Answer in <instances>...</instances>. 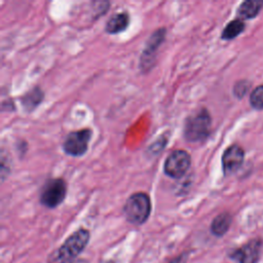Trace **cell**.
Here are the masks:
<instances>
[{
	"label": "cell",
	"instance_id": "cell-1",
	"mask_svg": "<svg viewBox=\"0 0 263 263\" xmlns=\"http://www.w3.org/2000/svg\"><path fill=\"white\" fill-rule=\"evenodd\" d=\"M212 117L206 108H200L188 115L184 121L183 137L187 142H204L211 135Z\"/></svg>",
	"mask_w": 263,
	"mask_h": 263
},
{
	"label": "cell",
	"instance_id": "cell-2",
	"mask_svg": "<svg viewBox=\"0 0 263 263\" xmlns=\"http://www.w3.org/2000/svg\"><path fill=\"white\" fill-rule=\"evenodd\" d=\"M90 233L85 228H79L70 234L63 245L55 251L50 258L54 263H71L82 253L89 241Z\"/></svg>",
	"mask_w": 263,
	"mask_h": 263
},
{
	"label": "cell",
	"instance_id": "cell-3",
	"mask_svg": "<svg viewBox=\"0 0 263 263\" xmlns=\"http://www.w3.org/2000/svg\"><path fill=\"white\" fill-rule=\"evenodd\" d=\"M151 199L145 192H135L128 196L123 205V215L126 221L133 225H142L150 217Z\"/></svg>",
	"mask_w": 263,
	"mask_h": 263
},
{
	"label": "cell",
	"instance_id": "cell-4",
	"mask_svg": "<svg viewBox=\"0 0 263 263\" xmlns=\"http://www.w3.org/2000/svg\"><path fill=\"white\" fill-rule=\"evenodd\" d=\"M67 183L62 178L48 179L42 186L39 194L40 203L47 209L59 206L66 198Z\"/></svg>",
	"mask_w": 263,
	"mask_h": 263
},
{
	"label": "cell",
	"instance_id": "cell-5",
	"mask_svg": "<svg viewBox=\"0 0 263 263\" xmlns=\"http://www.w3.org/2000/svg\"><path fill=\"white\" fill-rule=\"evenodd\" d=\"M191 165V156L186 150L176 149L164 160L163 173L172 179H181Z\"/></svg>",
	"mask_w": 263,
	"mask_h": 263
},
{
	"label": "cell",
	"instance_id": "cell-6",
	"mask_svg": "<svg viewBox=\"0 0 263 263\" xmlns=\"http://www.w3.org/2000/svg\"><path fill=\"white\" fill-rule=\"evenodd\" d=\"M92 132L89 128H82L70 132L63 141V150L66 154L74 157L82 156L88 150V144Z\"/></svg>",
	"mask_w": 263,
	"mask_h": 263
},
{
	"label": "cell",
	"instance_id": "cell-7",
	"mask_svg": "<svg viewBox=\"0 0 263 263\" xmlns=\"http://www.w3.org/2000/svg\"><path fill=\"white\" fill-rule=\"evenodd\" d=\"M166 36V29L161 27L155 30L148 38L140 57V67L143 72H149L155 64L158 48L163 43Z\"/></svg>",
	"mask_w": 263,
	"mask_h": 263
},
{
	"label": "cell",
	"instance_id": "cell-8",
	"mask_svg": "<svg viewBox=\"0 0 263 263\" xmlns=\"http://www.w3.org/2000/svg\"><path fill=\"white\" fill-rule=\"evenodd\" d=\"M263 249V240L260 238H254L232 250L229 253V257L238 263H257L260 259Z\"/></svg>",
	"mask_w": 263,
	"mask_h": 263
},
{
	"label": "cell",
	"instance_id": "cell-9",
	"mask_svg": "<svg viewBox=\"0 0 263 263\" xmlns=\"http://www.w3.org/2000/svg\"><path fill=\"white\" fill-rule=\"evenodd\" d=\"M245 152L242 148L236 144L229 146L222 154V170L225 176L235 173L242 164Z\"/></svg>",
	"mask_w": 263,
	"mask_h": 263
},
{
	"label": "cell",
	"instance_id": "cell-10",
	"mask_svg": "<svg viewBox=\"0 0 263 263\" xmlns=\"http://www.w3.org/2000/svg\"><path fill=\"white\" fill-rule=\"evenodd\" d=\"M130 17L128 12L120 11L112 16L107 21L105 25V32L108 34H118L120 32L125 31L129 26Z\"/></svg>",
	"mask_w": 263,
	"mask_h": 263
},
{
	"label": "cell",
	"instance_id": "cell-11",
	"mask_svg": "<svg viewBox=\"0 0 263 263\" xmlns=\"http://www.w3.org/2000/svg\"><path fill=\"white\" fill-rule=\"evenodd\" d=\"M43 90L38 86H34L20 98V102L27 112H32L43 101Z\"/></svg>",
	"mask_w": 263,
	"mask_h": 263
},
{
	"label": "cell",
	"instance_id": "cell-12",
	"mask_svg": "<svg viewBox=\"0 0 263 263\" xmlns=\"http://www.w3.org/2000/svg\"><path fill=\"white\" fill-rule=\"evenodd\" d=\"M263 7V1L258 0H247L240 3L237 8V16L240 20H251L258 15Z\"/></svg>",
	"mask_w": 263,
	"mask_h": 263
},
{
	"label": "cell",
	"instance_id": "cell-13",
	"mask_svg": "<svg viewBox=\"0 0 263 263\" xmlns=\"http://www.w3.org/2000/svg\"><path fill=\"white\" fill-rule=\"evenodd\" d=\"M232 216L228 212L217 215L211 223V232L215 236H223L230 228Z\"/></svg>",
	"mask_w": 263,
	"mask_h": 263
},
{
	"label": "cell",
	"instance_id": "cell-14",
	"mask_svg": "<svg viewBox=\"0 0 263 263\" xmlns=\"http://www.w3.org/2000/svg\"><path fill=\"white\" fill-rule=\"evenodd\" d=\"M246 29V25L240 18H234L230 21L223 29L221 33V38L223 40H232L240 35Z\"/></svg>",
	"mask_w": 263,
	"mask_h": 263
},
{
	"label": "cell",
	"instance_id": "cell-15",
	"mask_svg": "<svg viewBox=\"0 0 263 263\" xmlns=\"http://www.w3.org/2000/svg\"><path fill=\"white\" fill-rule=\"evenodd\" d=\"M250 104L256 110L263 109V85L255 87L250 96Z\"/></svg>",
	"mask_w": 263,
	"mask_h": 263
},
{
	"label": "cell",
	"instance_id": "cell-16",
	"mask_svg": "<svg viewBox=\"0 0 263 263\" xmlns=\"http://www.w3.org/2000/svg\"><path fill=\"white\" fill-rule=\"evenodd\" d=\"M250 88V83L248 81H237L233 86V93L236 98H242Z\"/></svg>",
	"mask_w": 263,
	"mask_h": 263
},
{
	"label": "cell",
	"instance_id": "cell-17",
	"mask_svg": "<svg viewBox=\"0 0 263 263\" xmlns=\"http://www.w3.org/2000/svg\"><path fill=\"white\" fill-rule=\"evenodd\" d=\"M190 256V252L185 251L183 253H181L180 255L176 256L175 258H173L171 261H168L167 263H187L188 259Z\"/></svg>",
	"mask_w": 263,
	"mask_h": 263
},
{
	"label": "cell",
	"instance_id": "cell-18",
	"mask_svg": "<svg viewBox=\"0 0 263 263\" xmlns=\"http://www.w3.org/2000/svg\"><path fill=\"white\" fill-rule=\"evenodd\" d=\"M71 263H88V262L86 260H83V259H76L75 261H73Z\"/></svg>",
	"mask_w": 263,
	"mask_h": 263
}]
</instances>
